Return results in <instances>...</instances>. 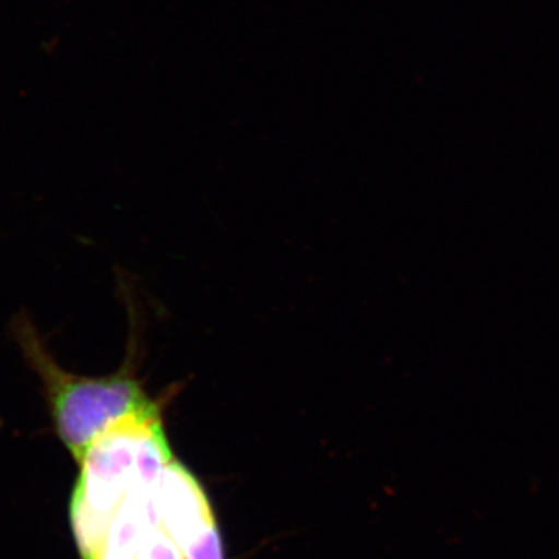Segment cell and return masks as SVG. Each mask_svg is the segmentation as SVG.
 <instances>
[{
    "label": "cell",
    "instance_id": "5",
    "mask_svg": "<svg viewBox=\"0 0 559 559\" xmlns=\"http://www.w3.org/2000/svg\"><path fill=\"white\" fill-rule=\"evenodd\" d=\"M134 559H186L176 540L160 524H153L143 533Z\"/></svg>",
    "mask_w": 559,
    "mask_h": 559
},
{
    "label": "cell",
    "instance_id": "4",
    "mask_svg": "<svg viewBox=\"0 0 559 559\" xmlns=\"http://www.w3.org/2000/svg\"><path fill=\"white\" fill-rule=\"evenodd\" d=\"M154 485L142 484L131 489L90 559H134L143 533L151 525L160 524L154 509Z\"/></svg>",
    "mask_w": 559,
    "mask_h": 559
},
{
    "label": "cell",
    "instance_id": "1",
    "mask_svg": "<svg viewBox=\"0 0 559 559\" xmlns=\"http://www.w3.org/2000/svg\"><path fill=\"white\" fill-rule=\"evenodd\" d=\"M175 460L160 406L121 419L92 441L79 460L70 520L83 559H90L123 500L138 485H153Z\"/></svg>",
    "mask_w": 559,
    "mask_h": 559
},
{
    "label": "cell",
    "instance_id": "3",
    "mask_svg": "<svg viewBox=\"0 0 559 559\" xmlns=\"http://www.w3.org/2000/svg\"><path fill=\"white\" fill-rule=\"evenodd\" d=\"M153 502L162 527L180 549L216 522L200 481L176 459L154 485Z\"/></svg>",
    "mask_w": 559,
    "mask_h": 559
},
{
    "label": "cell",
    "instance_id": "2",
    "mask_svg": "<svg viewBox=\"0 0 559 559\" xmlns=\"http://www.w3.org/2000/svg\"><path fill=\"white\" fill-rule=\"evenodd\" d=\"M14 334L39 378L55 432L76 462L110 426L159 406L146 395L128 366L105 377L72 373L51 356L27 319L16 320Z\"/></svg>",
    "mask_w": 559,
    "mask_h": 559
},
{
    "label": "cell",
    "instance_id": "6",
    "mask_svg": "<svg viewBox=\"0 0 559 559\" xmlns=\"http://www.w3.org/2000/svg\"><path fill=\"white\" fill-rule=\"evenodd\" d=\"M180 550H182L183 558L186 559H224L223 544H221L219 530L216 522Z\"/></svg>",
    "mask_w": 559,
    "mask_h": 559
}]
</instances>
